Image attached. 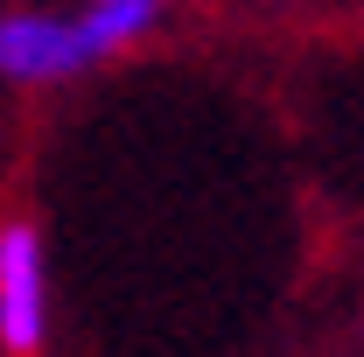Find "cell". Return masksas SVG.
Masks as SVG:
<instances>
[{"label":"cell","mask_w":364,"mask_h":357,"mask_svg":"<svg viewBox=\"0 0 364 357\" xmlns=\"http://www.w3.org/2000/svg\"><path fill=\"white\" fill-rule=\"evenodd\" d=\"M91 63H105V49L91 43L85 14H49V7L0 14V78L7 85H63Z\"/></svg>","instance_id":"6da1fadb"},{"label":"cell","mask_w":364,"mask_h":357,"mask_svg":"<svg viewBox=\"0 0 364 357\" xmlns=\"http://www.w3.org/2000/svg\"><path fill=\"white\" fill-rule=\"evenodd\" d=\"M49 336V252L28 218L0 224V351L36 357Z\"/></svg>","instance_id":"7a4b0ae2"},{"label":"cell","mask_w":364,"mask_h":357,"mask_svg":"<svg viewBox=\"0 0 364 357\" xmlns=\"http://www.w3.org/2000/svg\"><path fill=\"white\" fill-rule=\"evenodd\" d=\"M91 28V43L105 49V56H119V49H134L154 21H161V0H85L77 7Z\"/></svg>","instance_id":"3957f363"}]
</instances>
